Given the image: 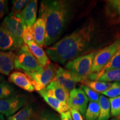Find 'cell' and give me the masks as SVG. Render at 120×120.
I'll return each instance as SVG.
<instances>
[{
  "instance_id": "1",
  "label": "cell",
  "mask_w": 120,
  "mask_h": 120,
  "mask_svg": "<svg viewBox=\"0 0 120 120\" xmlns=\"http://www.w3.org/2000/svg\"><path fill=\"white\" fill-rule=\"evenodd\" d=\"M96 31V23L90 19L81 27L75 30L46 49L53 62L64 64L80 56L89 47Z\"/></svg>"
},
{
  "instance_id": "2",
  "label": "cell",
  "mask_w": 120,
  "mask_h": 120,
  "mask_svg": "<svg viewBox=\"0 0 120 120\" xmlns=\"http://www.w3.org/2000/svg\"><path fill=\"white\" fill-rule=\"evenodd\" d=\"M71 3L64 0L42 1L39 16L46 27L45 46L56 43L65 31L71 16Z\"/></svg>"
},
{
  "instance_id": "3",
  "label": "cell",
  "mask_w": 120,
  "mask_h": 120,
  "mask_svg": "<svg viewBox=\"0 0 120 120\" xmlns=\"http://www.w3.org/2000/svg\"><path fill=\"white\" fill-rule=\"evenodd\" d=\"M15 53V68L22 70L27 72H32L43 67L31 53L27 44L23 43Z\"/></svg>"
},
{
  "instance_id": "4",
  "label": "cell",
  "mask_w": 120,
  "mask_h": 120,
  "mask_svg": "<svg viewBox=\"0 0 120 120\" xmlns=\"http://www.w3.org/2000/svg\"><path fill=\"white\" fill-rule=\"evenodd\" d=\"M56 66L49 64L45 67H42L38 71L32 72H25V74L29 77L34 90L37 92L45 89L55 79L56 71Z\"/></svg>"
},
{
  "instance_id": "5",
  "label": "cell",
  "mask_w": 120,
  "mask_h": 120,
  "mask_svg": "<svg viewBox=\"0 0 120 120\" xmlns=\"http://www.w3.org/2000/svg\"><path fill=\"white\" fill-rule=\"evenodd\" d=\"M120 48V37L110 45L98 51L94 57L90 75L98 73L107 65Z\"/></svg>"
},
{
  "instance_id": "6",
  "label": "cell",
  "mask_w": 120,
  "mask_h": 120,
  "mask_svg": "<svg viewBox=\"0 0 120 120\" xmlns=\"http://www.w3.org/2000/svg\"><path fill=\"white\" fill-rule=\"evenodd\" d=\"M1 25L11 34L19 49L24 43L22 35L25 27L20 14L11 11L4 18Z\"/></svg>"
},
{
  "instance_id": "7",
  "label": "cell",
  "mask_w": 120,
  "mask_h": 120,
  "mask_svg": "<svg viewBox=\"0 0 120 120\" xmlns=\"http://www.w3.org/2000/svg\"><path fill=\"white\" fill-rule=\"evenodd\" d=\"M98 51L92 52L69 61L65 66L66 68L78 76L87 79L92 67L94 57Z\"/></svg>"
},
{
  "instance_id": "8",
  "label": "cell",
  "mask_w": 120,
  "mask_h": 120,
  "mask_svg": "<svg viewBox=\"0 0 120 120\" xmlns=\"http://www.w3.org/2000/svg\"><path fill=\"white\" fill-rule=\"evenodd\" d=\"M54 79L70 92L72 90L75 88L76 83L78 82L83 83L87 79L78 76L67 69L58 67L56 69Z\"/></svg>"
},
{
  "instance_id": "9",
  "label": "cell",
  "mask_w": 120,
  "mask_h": 120,
  "mask_svg": "<svg viewBox=\"0 0 120 120\" xmlns=\"http://www.w3.org/2000/svg\"><path fill=\"white\" fill-rule=\"evenodd\" d=\"M26 103V97L21 95L0 100V113L8 117L17 113L25 106Z\"/></svg>"
},
{
  "instance_id": "10",
  "label": "cell",
  "mask_w": 120,
  "mask_h": 120,
  "mask_svg": "<svg viewBox=\"0 0 120 120\" xmlns=\"http://www.w3.org/2000/svg\"><path fill=\"white\" fill-rule=\"evenodd\" d=\"M88 97L81 88H74L69 93V98L67 104L70 109L77 110L83 116L86 113L88 102Z\"/></svg>"
},
{
  "instance_id": "11",
  "label": "cell",
  "mask_w": 120,
  "mask_h": 120,
  "mask_svg": "<svg viewBox=\"0 0 120 120\" xmlns=\"http://www.w3.org/2000/svg\"><path fill=\"white\" fill-rule=\"evenodd\" d=\"M40 91L47 95L55 97L62 102L68 103L70 92L55 79H53L45 89Z\"/></svg>"
},
{
  "instance_id": "12",
  "label": "cell",
  "mask_w": 120,
  "mask_h": 120,
  "mask_svg": "<svg viewBox=\"0 0 120 120\" xmlns=\"http://www.w3.org/2000/svg\"><path fill=\"white\" fill-rule=\"evenodd\" d=\"M37 1L32 0L29 2L20 13V16L25 27H32L36 21Z\"/></svg>"
},
{
  "instance_id": "13",
  "label": "cell",
  "mask_w": 120,
  "mask_h": 120,
  "mask_svg": "<svg viewBox=\"0 0 120 120\" xmlns=\"http://www.w3.org/2000/svg\"><path fill=\"white\" fill-rule=\"evenodd\" d=\"M9 81L28 92H34L35 90L29 77L25 73L19 71L13 72L10 75Z\"/></svg>"
},
{
  "instance_id": "14",
  "label": "cell",
  "mask_w": 120,
  "mask_h": 120,
  "mask_svg": "<svg viewBox=\"0 0 120 120\" xmlns=\"http://www.w3.org/2000/svg\"><path fill=\"white\" fill-rule=\"evenodd\" d=\"M15 53L12 51L0 50V73L8 76L15 68Z\"/></svg>"
},
{
  "instance_id": "15",
  "label": "cell",
  "mask_w": 120,
  "mask_h": 120,
  "mask_svg": "<svg viewBox=\"0 0 120 120\" xmlns=\"http://www.w3.org/2000/svg\"><path fill=\"white\" fill-rule=\"evenodd\" d=\"M34 41L40 47L45 46L46 27L44 19L39 17L32 26Z\"/></svg>"
},
{
  "instance_id": "16",
  "label": "cell",
  "mask_w": 120,
  "mask_h": 120,
  "mask_svg": "<svg viewBox=\"0 0 120 120\" xmlns=\"http://www.w3.org/2000/svg\"><path fill=\"white\" fill-rule=\"evenodd\" d=\"M18 49L16 43L8 31L0 25V50L10 51Z\"/></svg>"
},
{
  "instance_id": "17",
  "label": "cell",
  "mask_w": 120,
  "mask_h": 120,
  "mask_svg": "<svg viewBox=\"0 0 120 120\" xmlns=\"http://www.w3.org/2000/svg\"><path fill=\"white\" fill-rule=\"evenodd\" d=\"M27 45H28L31 53L37 60L39 64H41L42 67H45L51 64L47 54L42 48L38 46L35 42H30Z\"/></svg>"
},
{
  "instance_id": "18",
  "label": "cell",
  "mask_w": 120,
  "mask_h": 120,
  "mask_svg": "<svg viewBox=\"0 0 120 120\" xmlns=\"http://www.w3.org/2000/svg\"><path fill=\"white\" fill-rule=\"evenodd\" d=\"M87 79L107 82H120V69L111 70L100 75H90L87 77Z\"/></svg>"
},
{
  "instance_id": "19",
  "label": "cell",
  "mask_w": 120,
  "mask_h": 120,
  "mask_svg": "<svg viewBox=\"0 0 120 120\" xmlns=\"http://www.w3.org/2000/svg\"><path fill=\"white\" fill-rule=\"evenodd\" d=\"M38 92L42 97L45 102L51 107H52L59 113L62 114V113L67 112L70 110V107L67 103L62 102L55 97L47 95L41 91H39Z\"/></svg>"
},
{
  "instance_id": "20",
  "label": "cell",
  "mask_w": 120,
  "mask_h": 120,
  "mask_svg": "<svg viewBox=\"0 0 120 120\" xmlns=\"http://www.w3.org/2000/svg\"><path fill=\"white\" fill-rule=\"evenodd\" d=\"M36 114L34 107L28 105L24 106L12 116L8 117V120H35Z\"/></svg>"
},
{
  "instance_id": "21",
  "label": "cell",
  "mask_w": 120,
  "mask_h": 120,
  "mask_svg": "<svg viewBox=\"0 0 120 120\" xmlns=\"http://www.w3.org/2000/svg\"><path fill=\"white\" fill-rule=\"evenodd\" d=\"M83 83L93 91L97 93H103L111 87L113 83L99 81H93L87 79Z\"/></svg>"
},
{
  "instance_id": "22",
  "label": "cell",
  "mask_w": 120,
  "mask_h": 120,
  "mask_svg": "<svg viewBox=\"0 0 120 120\" xmlns=\"http://www.w3.org/2000/svg\"><path fill=\"white\" fill-rule=\"evenodd\" d=\"M98 103L100 105V115L97 120H109L111 116L110 103L109 99L103 95L100 96Z\"/></svg>"
},
{
  "instance_id": "23",
  "label": "cell",
  "mask_w": 120,
  "mask_h": 120,
  "mask_svg": "<svg viewBox=\"0 0 120 120\" xmlns=\"http://www.w3.org/2000/svg\"><path fill=\"white\" fill-rule=\"evenodd\" d=\"M117 69H120V48L103 70L98 73H94V75H100L107 71Z\"/></svg>"
},
{
  "instance_id": "24",
  "label": "cell",
  "mask_w": 120,
  "mask_h": 120,
  "mask_svg": "<svg viewBox=\"0 0 120 120\" xmlns=\"http://www.w3.org/2000/svg\"><path fill=\"white\" fill-rule=\"evenodd\" d=\"M100 107L98 102H90L85 113L86 120H96L100 115Z\"/></svg>"
},
{
  "instance_id": "25",
  "label": "cell",
  "mask_w": 120,
  "mask_h": 120,
  "mask_svg": "<svg viewBox=\"0 0 120 120\" xmlns=\"http://www.w3.org/2000/svg\"><path fill=\"white\" fill-rule=\"evenodd\" d=\"M15 93V88L6 82L0 83V100L12 96Z\"/></svg>"
},
{
  "instance_id": "26",
  "label": "cell",
  "mask_w": 120,
  "mask_h": 120,
  "mask_svg": "<svg viewBox=\"0 0 120 120\" xmlns=\"http://www.w3.org/2000/svg\"><path fill=\"white\" fill-rule=\"evenodd\" d=\"M35 120H61L57 115L48 109H43L36 114Z\"/></svg>"
},
{
  "instance_id": "27",
  "label": "cell",
  "mask_w": 120,
  "mask_h": 120,
  "mask_svg": "<svg viewBox=\"0 0 120 120\" xmlns=\"http://www.w3.org/2000/svg\"><path fill=\"white\" fill-rule=\"evenodd\" d=\"M110 103L111 116L117 117L120 115V96L109 99Z\"/></svg>"
},
{
  "instance_id": "28",
  "label": "cell",
  "mask_w": 120,
  "mask_h": 120,
  "mask_svg": "<svg viewBox=\"0 0 120 120\" xmlns=\"http://www.w3.org/2000/svg\"><path fill=\"white\" fill-rule=\"evenodd\" d=\"M102 94L110 98L119 96L120 95V82H113L111 87L105 92L102 93Z\"/></svg>"
},
{
  "instance_id": "29",
  "label": "cell",
  "mask_w": 120,
  "mask_h": 120,
  "mask_svg": "<svg viewBox=\"0 0 120 120\" xmlns=\"http://www.w3.org/2000/svg\"><path fill=\"white\" fill-rule=\"evenodd\" d=\"M81 88L82 90L85 93L87 97H88V100H90V102H98L99 99H100V96L98 93L94 92L91 88H90L85 85H82Z\"/></svg>"
},
{
  "instance_id": "30",
  "label": "cell",
  "mask_w": 120,
  "mask_h": 120,
  "mask_svg": "<svg viewBox=\"0 0 120 120\" xmlns=\"http://www.w3.org/2000/svg\"><path fill=\"white\" fill-rule=\"evenodd\" d=\"M28 2H29V1H27V0H15V1H13L12 12L15 13H17V14H20Z\"/></svg>"
},
{
  "instance_id": "31",
  "label": "cell",
  "mask_w": 120,
  "mask_h": 120,
  "mask_svg": "<svg viewBox=\"0 0 120 120\" xmlns=\"http://www.w3.org/2000/svg\"><path fill=\"white\" fill-rule=\"evenodd\" d=\"M22 39L23 43L25 44H27L30 42L34 41L32 27H24Z\"/></svg>"
},
{
  "instance_id": "32",
  "label": "cell",
  "mask_w": 120,
  "mask_h": 120,
  "mask_svg": "<svg viewBox=\"0 0 120 120\" xmlns=\"http://www.w3.org/2000/svg\"><path fill=\"white\" fill-rule=\"evenodd\" d=\"M108 7L114 12L120 15V0H112L107 1Z\"/></svg>"
},
{
  "instance_id": "33",
  "label": "cell",
  "mask_w": 120,
  "mask_h": 120,
  "mask_svg": "<svg viewBox=\"0 0 120 120\" xmlns=\"http://www.w3.org/2000/svg\"><path fill=\"white\" fill-rule=\"evenodd\" d=\"M8 1L0 0V20L8 12Z\"/></svg>"
},
{
  "instance_id": "34",
  "label": "cell",
  "mask_w": 120,
  "mask_h": 120,
  "mask_svg": "<svg viewBox=\"0 0 120 120\" xmlns=\"http://www.w3.org/2000/svg\"><path fill=\"white\" fill-rule=\"evenodd\" d=\"M70 110L73 120H83L82 115L77 110L72 109H70Z\"/></svg>"
},
{
  "instance_id": "35",
  "label": "cell",
  "mask_w": 120,
  "mask_h": 120,
  "mask_svg": "<svg viewBox=\"0 0 120 120\" xmlns=\"http://www.w3.org/2000/svg\"><path fill=\"white\" fill-rule=\"evenodd\" d=\"M61 120H73L70 111L61 114Z\"/></svg>"
},
{
  "instance_id": "36",
  "label": "cell",
  "mask_w": 120,
  "mask_h": 120,
  "mask_svg": "<svg viewBox=\"0 0 120 120\" xmlns=\"http://www.w3.org/2000/svg\"><path fill=\"white\" fill-rule=\"evenodd\" d=\"M111 120H120V115L118 116L115 117H113L112 119H111Z\"/></svg>"
},
{
  "instance_id": "37",
  "label": "cell",
  "mask_w": 120,
  "mask_h": 120,
  "mask_svg": "<svg viewBox=\"0 0 120 120\" xmlns=\"http://www.w3.org/2000/svg\"><path fill=\"white\" fill-rule=\"evenodd\" d=\"M0 120H4V115L1 113H0Z\"/></svg>"
},
{
  "instance_id": "38",
  "label": "cell",
  "mask_w": 120,
  "mask_h": 120,
  "mask_svg": "<svg viewBox=\"0 0 120 120\" xmlns=\"http://www.w3.org/2000/svg\"><path fill=\"white\" fill-rule=\"evenodd\" d=\"M2 79H3V77L2 76H1V75H0V81H1Z\"/></svg>"
}]
</instances>
